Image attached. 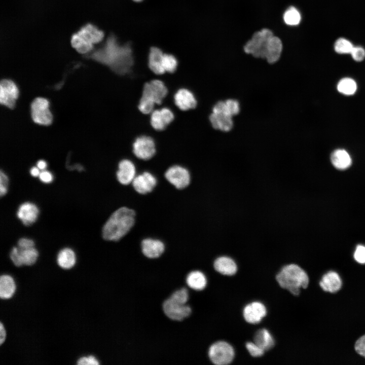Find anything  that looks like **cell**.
<instances>
[{
    "instance_id": "obj_5",
    "label": "cell",
    "mask_w": 365,
    "mask_h": 365,
    "mask_svg": "<svg viewBox=\"0 0 365 365\" xmlns=\"http://www.w3.org/2000/svg\"><path fill=\"white\" fill-rule=\"evenodd\" d=\"M276 279L281 287L288 290L295 296L299 295L301 288H307L309 283L307 274L294 264L284 266L276 275Z\"/></svg>"
},
{
    "instance_id": "obj_34",
    "label": "cell",
    "mask_w": 365,
    "mask_h": 365,
    "mask_svg": "<svg viewBox=\"0 0 365 365\" xmlns=\"http://www.w3.org/2000/svg\"><path fill=\"white\" fill-rule=\"evenodd\" d=\"M352 43L344 38H340L335 42L334 48L335 52L340 54H350L354 47Z\"/></svg>"
},
{
    "instance_id": "obj_27",
    "label": "cell",
    "mask_w": 365,
    "mask_h": 365,
    "mask_svg": "<svg viewBox=\"0 0 365 365\" xmlns=\"http://www.w3.org/2000/svg\"><path fill=\"white\" fill-rule=\"evenodd\" d=\"M16 285L13 278L8 274H4L0 277V297L7 300L11 298L14 295Z\"/></svg>"
},
{
    "instance_id": "obj_23",
    "label": "cell",
    "mask_w": 365,
    "mask_h": 365,
    "mask_svg": "<svg viewBox=\"0 0 365 365\" xmlns=\"http://www.w3.org/2000/svg\"><path fill=\"white\" fill-rule=\"evenodd\" d=\"M213 266L215 271L225 275H233L237 270L235 261L226 256H222L216 259Z\"/></svg>"
},
{
    "instance_id": "obj_11",
    "label": "cell",
    "mask_w": 365,
    "mask_h": 365,
    "mask_svg": "<svg viewBox=\"0 0 365 365\" xmlns=\"http://www.w3.org/2000/svg\"><path fill=\"white\" fill-rule=\"evenodd\" d=\"M164 176L169 183L178 190L186 188L191 182V175L188 170L178 165L169 167Z\"/></svg>"
},
{
    "instance_id": "obj_28",
    "label": "cell",
    "mask_w": 365,
    "mask_h": 365,
    "mask_svg": "<svg viewBox=\"0 0 365 365\" xmlns=\"http://www.w3.org/2000/svg\"><path fill=\"white\" fill-rule=\"evenodd\" d=\"M78 33L93 45L100 42L104 38L103 31L90 24L82 27Z\"/></svg>"
},
{
    "instance_id": "obj_2",
    "label": "cell",
    "mask_w": 365,
    "mask_h": 365,
    "mask_svg": "<svg viewBox=\"0 0 365 365\" xmlns=\"http://www.w3.org/2000/svg\"><path fill=\"white\" fill-rule=\"evenodd\" d=\"M134 210L122 207L114 211L104 225L102 235L107 241H117L125 236L134 226Z\"/></svg>"
},
{
    "instance_id": "obj_1",
    "label": "cell",
    "mask_w": 365,
    "mask_h": 365,
    "mask_svg": "<svg viewBox=\"0 0 365 365\" xmlns=\"http://www.w3.org/2000/svg\"><path fill=\"white\" fill-rule=\"evenodd\" d=\"M96 55L101 61L121 75L129 73L134 64L131 45L120 44L114 35L107 39L103 48Z\"/></svg>"
},
{
    "instance_id": "obj_24",
    "label": "cell",
    "mask_w": 365,
    "mask_h": 365,
    "mask_svg": "<svg viewBox=\"0 0 365 365\" xmlns=\"http://www.w3.org/2000/svg\"><path fill=\"white\" fill-rule=\"evenodd\" d=\"M319 284L323 290L334 293L340 289L342 282L338 273L330 271L322 276Z\"/></svg>"
},
{
    "instance_id": "obj_45",
    "label": "cell",
    "mask_w": 365,
    "mask_h": 365,
    "mask_svg": "<svg viewBox=\"0 0 365 365\" xmlns=\"http://www.w3.org/2000/svg\"><path fill=\"white\" fill-rule=\"evenodd\" d=\"M39 168L37 167H33L30 170V173L32 176L36 177L39 176L40 173Z\"/></svg>"
},
{
    "instance_id": "obj_33",
    "label": "cell",
    "mask_w": 365,
    "mask_h": 365,
    "mask_svg": "<svg viewBox=\"0 0 365 365\" xmlns=\"http://www.w3.org/2000/svg\"><path fill=\"white\" fill-rule=\"evenodd\" d=\"M283 20L285 23L288 25L296 26L301 22V13L296 8L290 6L284 13Z\"/></svg>"
},
{
    "instance_id": "obj_16",
    "label": "cell",
    "mask_w": 365,
    "mask_h": 365,
    "mask_svg": "<svg viewBox=\"0 0 365 365\" xmlns=\"http://www.w3.org/2000/svg\"><path fill=\"white\" fill-rule=\"evenodd\" d=\"M140 249L144 257L150 259H156L164 254L165 246L164 243L159 239L149 238L142 240Z\"/></svg>"
},
{
    "instance_id": "obj_13",
    "label": "cell",
    "mask_w": 365,
    "mask_h": 365,
    "mask_svg": "<svg viewBox=\"0 0 365 365\" xmlns=\"http://www.w3.org/2000/svg\"><path fill=\"white\" fill-rule=\"evenodd\" d=\"M38 256L39 252L34 247L25 249L14 247L10 253L11 260L17 267L31 266L36 262Z\"/></svg>"
},
{
    "instance_id": "obj_31",
    "label": "cell",
    "mask_w": 365,
    "mask_h": 365,
    "mask_svg": "<svg viewBox=\"0 0 365 365\" xmlns=\"http://www.w3.org/2000/svg\"><path fill=\"white\" fill-rule=\"evenodd\" d=\"M71 44L74 48L82 54L88 53L93 49V44L85 40L78 32L72 36Z\"/></svg>"
},
{
    "instance_id": "obj_18",
    "label": "cell",
    "mask_w": 365,
    "mask_h": 365,
    "mask_svg": "<svg viewBox=\"0 0 365 365\" xmlns=\"http://www.w3.org/2000/svg\"><path fill=\"white\" fill-rule=\"evenodd\" d=\"M135 175L136 168L132 161L127 159L120 161L116 176L121 184L128 185L132 183L136 176Z\"/></svg>"
},
{
    "instance_id": "obj_17",
    "label": "cell",
    "mask_w": 365,
    "mask_h": 365,
    "mask_svg": "<svg viewBox=\"0 0 365 365\" xmlns=\"http://www.w3.org/2000/svg\"><path fill=\"white\" fill-rule=\"evenodd\" d=\"M157 183L156 178L149 172L145 171L135 176L132 182L135 191L140 194L152 192Z\"/></svg>"
},
{
    "instance_id": "obj_46",
    "label": "cell",
    "mask_w": 365,
    "mask_h": 365,
    "mask_svg": "<svg viewBox=\"0 0 365 365\" xmlns=\"http://www.w3.org/2000/svg\"><path fill=\"white\" fill-rule=\"evenodd\" d=\"M37 167L41 170H44L47 167V163L44 160H40L37 163Z\"/></svg>"
},
{
    "instance_id": "obj_30",
    "label": "cell",
    "mask_w": 365,
    "mask_h": 365,
    "mask_svg": "<svg viewBox=\"0 0 365 365\" xmlns=\"http://www.w3.org/2000/svg\"><path fill=\"white\" fill-rule=\"evenodd\" d=\"M254 342L263 350H268L274 346V340L270 332L265 328L258 331L254 337Z\"/></svg>"
},
{
    "instance_id": "obj_41",
    "label": "cell",
    "mask_w": 365,
    "mask_h": 365,
    "mask_svg": "<svg viewBox=\"0 0 365 365\" xmlns=\"http://www.w3.org/2000/svg\"><path fill=\"white\" fill-rule=\"evenodd\" d=\"M354 348L358 354L365 357V335L356 341Z\"/></svg>"
},
{
    "instance_id": "obj_37",
    "label": "cell",
    "mask_w": 365,
    "mask_h": 365,
    "mask_svg": "<svg viewBox=\"0 0 365 365\" xmlns=\"http://www.w3.org/2000/svg\"><path fill=\"white\" fill-rule=\"evenodd\" d=\"M350 54L354 60L361 61L365 58V49L361 46H354Z\"/></svg>"
},
{
    "instance_id": "obj_6",
    "label": "cell",
    "mask_w": 365,
    "mask_h": 365,
    "mask_svg": "<svg viewBox=\"0 0 365 365\" xmlns=\"http://www.w3.org/2000/svg\"><path fill=\"white\" fill-rule=\"evenodd\" d=\"M273 35L272 31L268 28L256 32L244 46L245 52L257 58H265L268 41Z\"/></svg>"
},
{
    "instance_id": "obj_22",
    "label": "cell",
    "mask_w": 365,
    "mask_h": 365,
    "mask_svg": "<svg viewBox=\"0 0 365 365\" xmlns=\"http://www.w3.org/2000/svg\"><path fill=\"white\" fill-rule=\"evenodd\" d=\"M164 53L157 47L150 49L148 56V66L151 71L157 76L163 75L165 71L162 66V58Z\"/></svg>"
},
{
    "instance_id": "obj_15",
    "label": "cell",
    "mask_w": 365,
    "mask_h": 365,
    "mask_svg": "<svg viewBox=\"0 0 365 365\" xmlns=\"http://www.w3.org/2000/svg\"><path fill=\"white\" fill-rule=\"evenodd\" d=\"M19 94L15 84L11 80L4 79L0 83V102L9 108H13Z\"/></svg>"
},
{
    "instance_id": "obj_25",
    "label": "cell",
    "mask_w": 365,
    "mask_h": 365,
    "mask_svg": "<svg viewBox=\"0 0 365 365\" xmlns=\"http://www.w3.org/2000/svg\"><path fill=\"white\" fill-rule=\"evenodd\" d=\"M282 51V43L277 36L273 35L269 40L265 58L269 63H274L280 58Z\"/></svg>"
},
{
    "instance_id": "obj_4",
    "label": "cell",
    "mask_w": 365,
    "mask_h": 365,
    "mask_svg": "<svg viewBox=\"0 0 365 365\" xmlns=\"http://www.w3.org/2000/svg\"><path fill=\"white\" fill-rule=\"evenodd\" d=\"M239 110V102L235 99L218 101L213 106L209 117L212 127L224 132L230 131L233 126L232 117L238 114Z\"/></svg>"
},
{
    "instance_id": "obj_7",
    "label": "cell",
    "mask_w": 365,
    "mask_h": 365,
    "mask_svg": "<svg viewBox=\"0 0 365 365\" xmlns=\"http://www.w3.org/2000/svg\"><path fill=\"white\" fill-rule=\"evenodd\" d=\"M207 356L214 364L226 365L233 361L235 352L232 346L227 342L217 341L209 347Z\"/></svg>"
},
{
    "instance_id": "obj_38",
    "label": "cell",
    "mask_w": 365,
    "mask_h": 365,
    "mask_svg": "<svg viewBox=\"0 0 365 365\" xmlns=\"http://www.w3.org/2000/svg\"><path fill=\"white\" fill-rule=\"evenodd\" d=\"M99 360L93 355L82 357L77 361L78 365H99Z\"/></svg>"
},
{
    "instance_id": "obj_43",
    "label": "cell",
    "mask_w": 365,
    "mask_h": 365,
    "mask_svg": "<svg viewBox=\"0 0 365 365\" xmlns=\"http://www.w3.org/2000/svg\"><path fill=\"white\" fill-rule=\"evenodd\" d=\"M40 179L43 182L50 183L52 181L53 177L52 174L48 171L43 170L39 174Z\"/></svg>"
},
{
    "instance_id": "obj_47",
    "label": "cell",
    "mask_w": 365,
    "mask_h": 365,
    "mask_svg": "<svg viewBox=\"0 0 365 365\" xmlns=\"http://www.w3.org/2000/svg\"><path fill=\"white\" fill-rule=\"evenodd\" d=\"M133 1L136 2H139L142 1V0H133Z\"/></svg>"
},
{
    "instance_id": "obj_14",
    "label": "cell",
    "mask_w": 365,
    "mask_h": 365,
    "mask_svg": "<svg viewBox=\"0 0 365 365\" xmlns=\"http://www.w3.org/2000/svg\"><path fill=\"white\" fill-rule=\"evenodd\" d=\"M173 98L174 105L181 112L194 110L197 105V100L195 94L187 88L178 89Z\"/></svg>"
},
{
    "instance_id": "obj_36",
    "label": "cell",
    "mask_w": 365,
    "mask_h": 365,
    "mask_svg": "<svg viewBox=\"0 0 365 365\" xmlns=\"http://www.w3.org/2000/svg\"><path fill=\"white\" fill-rule=\"evenodd\" d=\"M246 348L249 354L253 357L261 356L264 354L265 351L254 342H247L246 344Z\"/></svg>"
},
{
    "instance_id": "obj_3",
    "label": "cell",
    "mask_w": 365,
    "mask_h": 365,
    "mask_svg": "<svg viewBox=\"0 0 365 365\" xmlns=\"http://www.w3.org/2000/svg\"><path fill=\"white\" fill-rule=\"evenodd\" d=\"M168 94L167 87L162 80L154 79L146 82L138 101V110L143 115H150L156 105L162 103Z\"/></svg>"
},
{
    "instance_id": "obj_39",
    "label": "cell",
    "mask_w": 365,
    "mask_h": 365,
    "mask_svg": "<svg viewBox=\"0 0 365 365\" xmlns=\"http://www.w3.org/2000/svg\"><path fill=\"white\" fill-rule=\"evenodd\" d=\"M355 260L359 263H365V246L362 245L357 246L354 254Z\"/></svg>"
},
{
    "instance_id": "obj_12",
    "label": "cell",
    "mask_w": 365,
    "mask_h": 365,
    "mask_svg": "<svg viewBox=\"0 0 365 365\" xmlns=\"http://www.w3.org/2000/svg\"><path fill=\"white\" fill-rule=\"evenodd\" d=\"M49 105V101L44 98L38 97L33 100L31 104V114L35 123L44 125L51 123L52 115Z\"/></svg>"
},
{
    "instance_id": "obj_21",
    "label": "cell",
    "mask_w": 365,
    "mask_h": 365,
    "mask_svg": "<svg viewBox=\"0 0 365 365\" xmlns=\"http://www.w3.org/2000/svg\"><path fill=\"white\" fill-rule=\"evenodd\" d=\"M186 282L188 287L196 291L203 290L207 285L206 276L199 270L190 271L187 275Z\"/></svg>"
},
{
    "instance_id": "obj_8",
    "label": "cell",
    "mask_w": 365,
    "mask_h": 365,
    "mask_svg": "<svg viewBox=\"0 0 365 365\" xmlns=\"http://www.w3.org/2000/svg\"><path fill=\"white\" fill-rule=\"evenodd\" d=\"M132 151L139 159L149 160L156 153V144L154 139L147 135H140L136 137L132 144Z\"/></svg>"
},
{
    "instance_id": "obj_42",
    "label": "cell",
    "mask_w": 365,
    "mask_h": 365,
    "mask_svg": "<svg viewBox=\"0 0 365 365\" xmlns=\"http://www.w3.org/2000/svg\"><path fill=\"white\" fill-rule=\"evenodd\" d=\"M18 246L20 248H29L34 247V242L30 239L22 238L18 240Z\"/></svg>"
},
{
    "instance_id": "obj_9",
    "label": "cell",
    "mask_w": 365,
    "mask_h": 365,
    "mask_svg": "<svg viewBox=\"0 0 365 365\" xmlns=\"http://www.w3.org/2000/svg\"><path fill=\"white\" fill-rule=\"evenodd\" d=\"M162 308L165 315L173 321H182L192 313V308L188 303L181 304L169 297L164 301Z\"/></svg>"
},
{
    "instance_id": "obj_44",
    "label": "cell",
    "mask_w": 365,
    "mask_h": 365,
    "mask_svg": "<svg viewBox=\"0 0 365 365\" xmlns=\"http://www.w3.org/2000/svg\"><path fill=\"white\" fill-rule=\"evenodd\" d=\"M6 338V331L5 328L2 323L1 322L0 324V344L2 345L5 341Z\"/></svg>"
},
{
    "instance_id": "obj_19",
    "label": "cell",
    "mask_w": 365,
    "mask_h": 365,
    "mask_svg": "<svg viewBox=\"0 0 365 365\" xmlns=\"http://www.w3.org/2000/svg\"><path fill=\"white\" fill-rule=\"evenodd\" d=\"M265 306L259 302H253L247 305L243 309L245 320L250 323H258L265 316Z\"/></svg>"
},
{
    "instance_id": "obj_29",
    "label": "cell",
    "mask_w": 365,
    "mask_h": 365,
    "mask_svg": "<svg viewBox=\"0 0 365 365\" xmlns=\"http://www.w3.org/2000/svg\"><path fill=\"white\" fill-rule=\"evenodd\" d=\"M57 262L58 266L63 269H69L72 268L76 263V256L75 252L70 248H64L58 253Z\"/></svg>"
},
{
    "instance_id": "obj_35",
    "label": "cell",
    "mask_w": 365,
    "mask_h": 365,
    "mask_svg": "<svg viewBox=\"0 0 365 365\" xmlns=\"http://www.w3.org/2000/svg\"><path fill=\"white\" fill-rule=\"evenodd\" d=\"M178 61L176 58L170 54L164 53L162 58V66L165 72L172 74L177 69Z\"/></svg>"
},
{
    "instance_id": "obj_10",
    "label": "cell",
    "mask_w": 365,
    "mask_h": 365,
    "mask_svg": "<svg viewBox=\"0 0 365 365\" xmlns=\"http://www.w3.org/2000/svg\"><path fill=\"white\" fill-rule=\"evenodd\" d=\"M174 120V113L166 106L155 108L150 114V126L154 130L158 132L165 130Z\"/></svg>"
},
{
    "instance_id": "obj_26",
    "label": "cell",
    "mask_w": 365,
    "mask_h": 365,
    "mask_svg": "<svg viewBox=\"0 0 365 365\" xmlns=\"http://www.w3.org/2000/svg\"><path fill=\"white\" fill-rule=\"evenodd\" d=\"M331 160L335 167L340 170L348 168L352 163L351 158L345 150L337 149L331 155Z\"/></svg>"
},
{
    "instance_id": "obj_32",
    "label": "cell",
    "mask_w": 365,
    "mask_h": 365,
    "mask_svg": "<svg viewBox=\"0 0 365 365\" xmlns=\"http://www.w3.org/2000/svg\"><path fill=\"white\" fill-rule=\"evenodd\" d=\"M357 86L356 82L352 78H344L338 83L337 90L341 94L350 96L356 91Z\"/></svg>"
},
{
    "instance_id": "obj_20",
    "label": "cell",
    "mask_w": 365,
    "mask_h": 365,
    "mask_svg": "<svg viewBox=\"0 0 365 365\" xmlns=\"http://www.w3.org/2000/svg\"><path fill=\"white\" fill-rule=\"evenodd\" d=\"M39 212V209L34 204L25 202L18 208L17 215L24 225L29 226L36 221Z\"/></svg>"
},
{
    "instance_id": "obj_40",
    "label": "cell",
    "mask_w": 365,
    "mask_h": 365,
    "mask_svg": "<svg viewBox=\"0 0 365 365\" xmlns=\"http://www.w3.org/2000/svg\"><path fill=\"white\" fill-rule=\"evenodd\" d=\"M8 177L7 175L1 170L0 173V195L4 196L7 192L8 185Z\"/></svg>"
}]
</instances>
